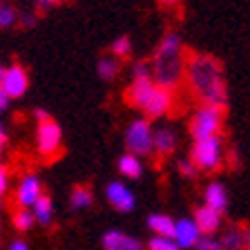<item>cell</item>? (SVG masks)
<instances>
[{"label":"cell","mask_w":250,"mask_h":250,"mask_svg":"<svg viewBox=\"0 0 250 250\" xmlns=\"http://www.w3.org/2000/svg\"><path fill=\"white\" fill-rule=\"evenodd\" d=\"M183 76H186L188 85L192 87V92L201 99L203 105L226 109V103H228L226 81L224 74H221V65L212 56L192 54L186 61Z\"/></svg>","instance_id":"6da1fadb"},{"label":"cell","mask_w":250,"mask_h":250,"mask_svg":"<svg viewBox=\"0 0 250 250\" xmlns=\"http://www.w3.org/2000/svg\"><path fill=\"white\" fill-rule=\"evenodd\" d=\"M183 69H186V61H183L181 38L177 34H167L159 42V49H156L154 61H152V72H154L152 81H154L156 87L172 92L181 83Z\"/></svg>","instance_id":"7a4b0ae2"},{"label":"cell","mask_w":250,"mask_h":250,"mask_svg":"<svg viewBox=\"0 0 250 250\" xmlns=\"http://www.w3.org/2000/svg\"><path fill=\"white\" fill-rule=\"evenodd\" d=\"M221 125H224V109L203 105L194 112L192 121H190V134H192L194 143L212 139V136L221 134Z\"/></svg>","instance_id":"3957f363"},{"label":"cell","mask_w":250,"mask_h":250,"mask_svg":"<svg viewBox=\"0 0 250 250\" xmlns=\"http://www.w3.org/2000/svg\"><path fill=\"white\" fill-rule=\"evenodd\" d=\"M190 161L194 163L197 170H217L224 161V139H221V134L206 141H197L192 146Z\"/></svg>","instance_id":"277c9868"},{"label":"cell","mask_w":250,"mask_h":250,"mask_svg":"<svg viewBox=\"0 0 250 250\" xmlns=\"http://www.w3.org/2000/svg\"><path fill=\"white\" fill-rule=\"evenodd\" d=\"M152 132L150 123L146 119H136L130 123V127L125 130V146L130 150V154L134 156H146L150 154L154 147H152Z\"/></svg>","instance_id":"5b68a950"},{"label":"cell","mask_w":250,"mask_h":250,"mask_svg":"<svg viewBox=\"0 0 250 250\" xmlns=\"http://www.w3.org/2000/svg\"><path fill=\"white\" fill-rule=\"evenodd\" d=\"M62 132L58 127V123L54 119H49L47 123H41L36 130V147L42 156H49L61 147Z\"/></svg>","instance_id":"8992f818"},{"label":"cell","mask_w":250,"mask_h":250,"mask_svg":"<svg viewBox=\"0 0 250 250\" xmlns=\"http://www.w3.org/2000/svg\"><path fill=\"white\" fill-rule=\"evenodd\" d=\"M29 87V78H27V72L21 67V65H11V67H5V78H2V92L9 96V99H21L22 94Z\"/></svg>","instance_id":"52a82bcc"},{"label":"cell","mask_w":250,"mask_h":250,"mask_svg":"<svg viewBox=\"0 0 250 250\" xmlns=\"http://www.w3.org/2000/svg\"><path fill=\"white\" fill-rule=\"evenodd\" d=\"M105 194H107V201L112 203L119 212H132V210H134V206H136L134 192H132L127 186L119 183V181L109 183L107 190H105Z\"/></svg>","instance_id":"ba28073f"},{"label":"cell","mask_w":250,"mask_h":250,"mask_svg":"<svg viewBox=\"0 0 250 250\" xmlns=\"http://www.w3.org/2000/svg\"><path fill=\"white\" fill-rule=\"evenodd\" d=\"M172 239L179 246V250L194 248L197 241L201 239V232H199L197 224H194L192 219H181V221H174V234H172Z\"/></svg>","instance_id":"9c48e42d"},{"label":"cell","mask_w":250,"mask_h":250,"mask_svg":"<svg viewBox=\"0 0 250 250\" xmlns=\"http://www.w3.org/2000/svg\"><path fill=\"white\" fill-rule=\"evenodd\" d=\"M42 197V186L41 179L34 177V174H27L21 183H18V190H16V201L21 203V208H29L38 199Z\"/></svg>","instance_id":"30bf717a"},{"label":"cell","mask_w":250,"mask_h":250,"mask_svg":"<svg viewBox=\"0 0 250 250\" xmlns=\"http://www.w3.org/2000/svg\"><path fill=\"white\" fill-rule=\"evenodd\" d=\"M170 107H172V92H167V89H163V87H154L152 96L147 99V103L143 105V109H146V114L150 116V119H159V116L167 114Z\"/></svg>","instance_id":"8fae6325"},{"label":"cell","mask_w":250,"mask_h":250,"mask_svg":"<svg viewBox=\"0 0 250 250\" xmlns=\"http://www.w3.org/2000/svg\"><path fill=\"white\" fill-rule=\"evenodd\" d=\"M192 221L197 224L199 232H201L203 237H212V234L221 228V214L214 212V210L208 208V206H201V208L194 210Z\"/></svg>","instance_id":"7c38bea8"},{"label":"cell","mask_w":250,"mask_h":250,"mask_svg":"<svg viewBox=\"0 0 250 250\" xmlns=\"http://www.w3.org/2000/svg\"><path fill=\"white\" fill-rule=\"evenodd\" d=\"M103 248L105 250H143V244L136 237L125 234L121 230H107L103 234Z\"/></svg>","instance_id":"4fadbf2b"},{"label":"cell","mask_w":250,"mask_h":250,"mask_svg":"<svg viewBox=\"0 0 250 250\" xmlns=\"http://www.w3.org/2000/svg\"><path fill=\"white\" fill-rule=\"evenodd\" d=\"M154 81L152 78H134L130 85V89H127V101H130L134 107H141L143 109V105L147 103V99L152 96V92H154Z\"/></svg>","instance_id":"5bb4252c"},{"label":"cell","mask_w":250,"mask_h":250,"mask_svg":"<svg viewBox=\"0 0 250 250\" xmlns=\"http://www.w3.org/2000/svg\"><path fill=\"white\" fill-rule=\"evenodd\" d=\"M203 206H208V208H212L214 212H226V208H228V190H226L221 183H210L208 188H206V192H203Z\"/></svg>","instance_id":"9a60e30c"},{"label":"cell","mask_w":250,"mask_h":250,"mask_svg":"<svg viewBox=\"0 0 250 250\" xmlns=\"http://www.w3.org/2000/svg\"><path fill=\"white\" fill-rule=\"evenodd\" d=\"M152 147H154L159 154H172L174 147H177V134L170 130V127H161L156 130L154 136H152Z\"/></svg>","instance_id":"2e32d148"},{"label":"cell","mask_w":250,"mask_h":250,"mask_svg":"<svg viewBox=\"0 0 250 250\" xmlns=\"http://www.w3.org/2000/svg\"><path fill=\"white\" fill-rule=\"evenodd\" d=\"M147 228L154 232V237H167L172 239L174 234V221L167 214H150L147 217Z\"/></svg>","instance_id":"e0dca14e"},{"label":"cell","mask_w":250,"mask_h":250,"mask_svg":"<svg viewBox=\"0 0 250 250\" xmlns=\"http://www.w3.org/2000/svg\"><path fill=\"white\" fill-rule=\"evenodd\" d=\"M119 170H121V174L127 177V179H139L141 172H143V166H141L139 156H134V154L127 152V154H123L119 159Z\"/></svg>","instance_id":"ac0fdd59"},{"label":"cell","mask_w":250,"mask_h":250,"mask_svg":"<svg viewBox=\"0 0 250 250\" xmlns=\"http://www.w3.org/2000/svg\"><path fill=\"white\" fill-rule=\"evenodd\" d=\"M219 244L224 250H244V228H239V226L228 228Z\"/></svg>","instance_id":"d6986e66"},{"label":"cell","mask_w":250,"mask_h":250,"mask_svg":"<svg viewBox=\"0 0 250 250\" xmlns=\"http://www.w3.org/2000/svg\"><path fill=\"white\" fill-rule=\"evenodd\" d=\"M31 208H34V219H36L38 224H42V226H49V221H52V199L49 197H45V194H42L41 199H38L36 203H34V206H31Z\"/></svg>","instance_id":"ffe728a7"},{"label":"cell","mask_w":250,"mask_h":250,"mask_svg":"<svg viewBox=\"0 0 250 250\" xmlns=\"http://www.w3.org/2000/svg\"><path fill=\"white\" fill-rule=\"evenodd\" d=\"M92 201H94V197H92V190H89V188L78 186V188H74V190H72L69 203H72L74 210H85V208H89V206H92Z\"/></svg>","instance_id":"44dd1931"},{"label":"cell","mask_w":250,"mask_h":250,"mask_svg":"<svg viewBox=\"0 0 250 250\" xmlns=\"http://www.w3.org/2000/svg\"><path fill=\"white\" fill-rule=\"evenodd\" d=\"M119 74V61L112 56H105L99 61V76L103 81H112V78Z\"/></svg>","instance_id":"7402d4cb"},{"label":"cell","mask_w":250,"mask_h":250,"mask_svg":"<svg viewBox=\"0 0 250 250\" xmlns=\"http://www.w3.org/2000/svg\"><path fill=\"white\" fill-rule=\"evenodd\" d=\"M36 224V219H34V214L29 212V210L21 208L18 212L14 214V226L18 230H22V232H27V230H31V226Z\"/></svg>","instance_id":"603a6c76"},{"label":"cell","mask_w":250,"mask_h":250,"mask_svg":"<svg viewBox=\"0 0 250 250\" xmlns=\"http://www.w3.org/2000/svg\"><path fill=\"white\" fill-rule=\"evenodd\" d=\"M130 49H132V42H130L127 36H121L112 42V54H114L116 58H125L127 54H130Z\"/></svg>","instance_id":"cb8c5ba5"},{"label":"cell","mask_w":250,"mask_h":250,"mask_svg":"<svg viewBox=\"0 0 250 250\" xmlns=\"http://www.w3.org/2000/svg\"><path fill=\"white\" fill-rule=\"evenodd\" d=\"M147 250H179V246L174 244V239H167V237H152Z\"/></svg>","instance_id":"d4e9b609"},{"label":"cell","mask_w":250,"mask_h":250,"mask_svg":"<svg viewBox=\"0 0 250 250\" xmlns=\"http://www.w3.org/2000/svg\"><path fill=\"white\" fill-rule=\"evenodd\" d=\"M16 21H18V14L14 7H0V27H11Z\"/></svg>","instance_id":"484cf974"},{"label":"cell","mask_w":250,"mask_h":250,"mask_svg":"<svg viewBox=\"0 0 250 250\" xmlns=\"http://www.w3.org/2000/svg\"><path fill=\"white\" fill-rule=\"evenodd\" d=\"M197 250H224L221 248V244H219L214 237H201V239L197 241V246H194Z\"/></svg>","instance_id":"4316f807"},{"label":"cell","mask_w":250,"mask_h":250,"mask_svg":"<svg viewBox=\"0 0 250 250\" xmlns=\"http://www.w3.org/2000/svg\"><path fill=\"white\" fill-rule=\"evenodd\" d=\"M179 172H181L186 179H194V174H197V167H194L192 161H188V159H186V161L179 163Z\"/></svg>","instance_id":"83f0119b"},{"label":"cell","mask_w":250,"mask_h":250,"mask_svg":"<svg viewBox=\"0 0 250 250\" xmlns=\"http://www.w3.org/2000/svg\"><path fill=\"white\" fill-rule=\"evenodd\" d=\"M150 65L147 62H143V61H139L134 65V78H152V74H150Z\"/></svg>","instance_id":"f1b7e54d"},{"label":"cell","mask_w":250,"mask_h":250,"mask_svg":"<svg viewBox=\"0 0 250 250\" xmlns=\"http://www.w3.org/2000/svg\"><path fill=\"white\" fill-rule=\"evenodd\" d=\"M7 188H9V172H7V167L0 166V197L7 192Z\"/></svg>","instance_id":"f546056e"},{"label":"cell","mask_w":250,"mask_h":250,"mask_svg":"<svg viewBox=\"0 0 250 250\" xmlns=\"http://www.w3.org/2000/svg\"><path fill=\"white\" fill-rule=\"evenodd\" d=\"M41 9H52V7H56V5H61L62 0H34Z\"/></svg>","instance_id":"4dcf8cb0"},{"label":"cell","mask_w":250,"mask_h":250,"mask_svg":"<svg viewBox=\"0 0 250 250\" xmlns=\"http://www.w3.org/2000/svg\"><path fill=\"white\" fill-rule=\"evenodd\" d=\"M34 119H36V121H38V125H41V123H47V121L52 119V116L47 114L45 109H36V112H34Z\"/></svg>","instance_id":"1f68e13d"},{"label":"cell","mask_w":250,"mask_h":250,"mask_svg":"<svg viewBox=\"0 0 250 250\" xmlns=\"http://www.w3.org/2000/svg\"><path fill=\"white\" fill-rule=\"evenodd\" d=\"M9 96H7V94L5 92H2V89H0V112H5V109L7 107H9Z\"/></svg>","instance_id":"d6a6232c"},{"label":"cell","mask_w":250,"mask_h":250,"mask_svg":"<svg viewBox=\"0 0 250 250\" xmlns=\"http://www.w3.org/2000/svg\"><path fill=\"white\" fill-rule=\"evenodd\" d=\"M21 22H22L25 27H31L34 22H36V18H34V14H22V16H21Z\"/></svg>","instance_id":"836d02e7"},{"label":"cell","mask_w":250,"mask_h":250,"mask_svg":"<svg viewBox=\"0 0 250 250\" xmlns=\"http://www.w3.org/2000/svg\"><path fill=\"white\" fill-rule=\"evenodd\" d=\"M9 250H29V246H27L25 241H14V244L9 246Z\"/></svg>","instance_id":"e575fe53"},{"label":"cell","mask_w":250,"mask_h":250,"mask_svg":"<svg viewBox=\"0 0 250 250\" xmlns=\"http://www.w3.org/2000/svg\"><path fill=\"white\" fill-rule=\"evenodd\" d=\"M5 143H7V132H5V127H2V123H0V152H2Z\"/></svg>","instance_id":"d590c367"},{"label":"cell","mask_w":250,"mask_h":250,"mask_svg":"<svg viewBox=\"0 0 250 250\" xmlns=\"http://www.w3.org/2000/svg\"><path fill=\"white\" fill-rule=\"evenodd\" d=\"M244 250H250V228H244Z\"/></svg>","instance_id":"8d00e7d4"},{"label":"cell","mask_w":250,"mask_h":250,"mask_svg":"<svg viewBox=\"0 0 250 250\" xmlns=\"http://www.w3.org/2000/svg\"><path fill=\"white\" fill-rule=\"evenodd\" d=\"M177 2H181V0H161V5H177Z\"/></svg>","instance_id":"74e56055"},{"label":"cell","mask_w":250,"mask_h":250,"mask_svg":"<svg viewBox=\"0 0 250 250\" xmlns=\"http://www.w3.org/2000/svg\"><path fill=\"white\" fill-rule=\"evenodd\" d=\"M2 78H5V67L0 65V87H2Z\"/></svg>","instance_id":"f35d334b"},{"label":"cell","mask_w":250,"mask_h":250,"mask_svg":"<svg viewBox=\"0 0 250 250\" xmlns=\"http://www.w3.org/2000/svg\"><path fill=\"white\" fill-rule=\"evenodd\" d=\"M0 7H2V0H0Z\"/></svg>","instance_id":"ab89813d"}]
</instances>
